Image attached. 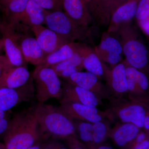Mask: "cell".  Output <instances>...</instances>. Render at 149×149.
<instances>
[{"mask_svg":"<svg viewBox=\"0 0 149 149\" xmlns=\"http://www.w3.org/2000/svg\"><path fill=\"white\" fill-rule=\"evenodd\" d=\"M29 111L47 139L51 137L65 140L70 137H77L74 120L59 107L39 102Z\"/></svg>","mask_w":149,"mask_h":149,"instance_id":"6da1fadb","label":"cell"},{"mask_svg":"<svg viewBox=\"0 0 149 149\" xmlns=\"http://www.w3.org/2000/svg\"><path fill=\"white\" fill-rule=\"evenodd\" d=\"M47 139L29 110L14 116L3 138L6 149H27L37 142Z\"/></svg>","mask_w":149,"mask_h":149,"instance_id":"7a4b0ae2","label":"cell"},{"mask_svg":"<svg viewBox=\"0 0 149 149\" xmlns=\"http://www.w3.org/2000/svg\"><path fill=\"white\" fill-rule=\"evenodd\" d=\"M120 41L125 60L130 66L142 72L148 68V51L137 28L132 22L120 25L114 33Z\"/></svg>","mask_w":149,"mask_h":149,"instance_id":"3957f363","label":"cell"},{"mask_svg":"<svg viewBox=\"0 0 149 149\" xmlns=\"http://www.w3.org/2000/svg\"><path fill=\"white\" fill-rule=\"evenodd\" d=\"M45 25L70 42L83 41L91 36L89 27L75 24L63 10L48 11Z\"/></svg>","mask_w":149,"mask_h":149,"instance_id":"277c9868","label":"cell"},{"mask_svg":"<svg viewBox=\"0 0 149 149\" xmlns=\"http://www.w3.org/2000/svg\"><path fill=\"white\" fill-rule=\"evenodd\" d=\"M32 74L35 86V96L39 102L62 97L61 80L51 67L38 65Z\"/></svg>","mask_w":149,"mask_h":149,"instance_id":"5b68a950","label":"cell"},{"mask_svg":"<svg viewBox=\"0 0 149 149\" xmlns=\"http://www.w3.org/2000/svg\"><path fill=\"white\" fill-rule=\"evenodd\" d=\"M10 27L27 63L36 66L42 64L47 55L40 47L31 29L19 23Z\"/></svg>","mask_w":149,"mask_h":149,"instance_id":"8992f818","label":"cell"},{"mask_svg":"<svg viewBox=\"0 0 149 149\" xmlns=\"http://www.w3.org/2000/svg\"><path fill=\"white\" fill-rule=\"evenodd\" d=\"M148 110L142 102L117 98L113 100L111 109L109 111L112 118L115 116L122 123H133L141 128L143 127L144 118Z\"/></svg>","mask_w":149,"mask_h":149,"instance_id":"52a82bcc","label":"cell"},{"mask_svg":"<svg viewBox=\"0 0 149 149\" xmlns=\"http://www.w3.org/2000/svg\"><path fill=\"white\" fill-rule=\"evenodd\" d=\"M60 108L73 120H80L94 123L104 120L106 117L111 118L108 111H102L96 107L88 106L62 99Z\"/></svg>","mask_w":149,"mask_h":149,"instance_id":"ba28073f","label":"cell"},{"mask_svg":"<svg viewBox=\"0 0 149 149\" xmlns=\"http://www.w3.org/2000/svg\"><path fill=\"white\" fill-rule=\"evenodd\" d=\"M96 54L103 63L114 66L121 62L123 53L119 40L112 33L105 31L100 42L94 48Z\"/></svg>","mask_w":149,"mask_h":149,"instance_id":"9c48e42d","label":"cell"},{"mask_svg":"<svg viewBox=\"0 0 149 149\" xmlns=\"http://www.w3.org/2000/svg\"><path fill=\"white\" fill-rule=\"evenodd\" d=\"M34 83L18 88H0V110L8 111L23 102L35 97Z\"/></svg>","mask_w":149,"mask_h":149,"instance_id":"30bf717a","label":"cell"},{"mask_svg":"<svg viewBox=\"0 0 149 149\" xmlns=\"http://www.w3.org/2000/svg\"><path fill=\"white\" fill-rule=\"evenodd\" d=\"M0 34L5 56L10 64L13 67L27 66L28 63L24 59L13 28L2 21Z\"/></svg>","mask_w":149,"mask_h":149,"instance_id":"8fae6325","label":"cell"},{"mask_svg":"<svg viewBox=\"0 0 149 149\" xmlns=\"http://www.w3.org/2000/svg\"><path fill=\"white\" fill-rule=\"evenodd\" d=\"M66 80L71 85L91 91L101 100L111 98L109 90L100 82L98 77L91 72H75Z\"/></svg>","mask_w":149,"mask_h":149,"instance_id":"7c38bea8","label":"cell"},{"mask_svg":"<svg viewBox=\"0 0 149 149\" xmlns=\"http://www.w3.org/2000/svg\"><path fill=\"white\" fill-rule=\"evenodd\" d=\"M31 30L46 55L56 50L65 44L70 42L44 25L35 26L32 27Z\"/></svg>","mask_w":149,"mask_h":149,"instance_id":"4fadbf2b","label":"cell"},{"mask_svg":"<svg viewBox=\"0 0 149 149\" xmlns=\"http://www.w3.org/2000/svg\"><path fill=\"white\" fill-rule=\"evenodd\" d=\"M104 76L107 84L113 93L120 96L127 92V77L125 66L123 61L109 69L103 62Z\"/></svg>","mask_w":149,"mask_h":149,"instance_id":"5bb4252c","label":"cell"},{"mask_svg":"<svg viewBox=\"0 0 149 149\" xmlns=\"http://www.w3.org/2000/svg\"><path fill=\"white\" fill-rule=\"evenodd\" d=\"M62 5L65 13L73 22L89 27L94 19L84 0H63Z\"/></svg>","mask_w":149,"mask_h":149,"instance_id":"9a60e30c","label":"cell"},{"mask_svg":"<svg viewBox=\"0 0 149 149\" xmlns=\"http://www.w3.org/2000/svg\"><path fill=\"white\" fill-rule=\"evenodd\" d=\"M62 87V99L94 107L103 104L101 100L91 91L68 83Z\"/></svg>","mask_w":149,"mask_h":149,"instance_id":"2e32d148","label":"cell"},{"mask_svg":"<svg viewBox=\"0 0 149 149\" xmlns=\"http://www.w3.org/2000/svg\"><path fill=\"white\" fill-rule=\"evenodd\" d=\"M140 0H128L116 9L112 15L107 32L114 33L120 25L132 22L135 17Z\"/></svg>","mask_w":149,"mask_h":149,"instance_id":"e0dca14e","label":"cell"},{"mask_svg":"<svg viewBox=\"0 0 149 149\" xmlns=\"http://www.w3.org/2000/svg\"><path fill=\"white\" fill-rule=\"evenodd\" d=\"M34 83L27 66L12 67L0 80V88H18Z\"/></svg>","mask_w":149,"mask_h":149,"instance_id":"ac0fdd59","label":"cell"},{"mask_svg":"<svg viewBox=\"0 0 149 149\" xmlns=\"http://www.w3.org/2000/svg\"><path fill=\"white\" fill-rule=\"evenodd\" d=\"M140 131L141 128L133 123H123L111 129L109 137L117 146L128 149Z\"/></svg>","mask_w":149,"mask_h":149,"instance_id":"d6986e66","label":"cell"},{"mask_svg":"<svg viewBox=\"0 0 149 149\" xmlns=\"http://www.w3.org/2000/svg\"><path fill=\"white\" fill-rule=\"evenodd\" d=\"M77 52L82 61L83 68L96 75L100 80L104 74L102 62L93 48L84 43H77Z\"/></svg>","mask_w":149,"mask_h":149,"instance_id":"ffe728a7","label":"cell"},{"mask_svg":"<svg viewBox=\"0 0 149 149\" xmlns=\"http://www.w3.org/2000/svg\"><path fill=\"white\" fill-rule=\"evenodd\" d=\"M29 0H0L2 21L10 26L19 24Z\"/></svg>","mask_w":149,"mask_h":149,"instance_id":"44dd1931","label":"cell"},{"mask_svg":"<svg viewBox=\"0 0 149 149\" xmlns=\"http://www.w3.org/2000/svg\"><path fill=\"white\" fill-rule=\"evenodd\" d=\"M128 0H97L92 15L100 25L107 26L112 15Z\"/></svg>","mask_w":149,"mask_h":149,"instance_id":"7402d4cb","label":"cell"},{"mask_svg":"<svg viewBox=\"0 0 149 149\" xmlns=\"http://www.w3.org/2000/svg\"><path fill=\"white\" fill-rule=\"evenodd\" d=\"M47 11L34 1L29 0L19 23L30 29L35 26L44 25Z\"/></svg>","mask_w":149,"mask_h":149,"instance_id":"603a6c76","label":"cell"},{"mask_svg":"<svg viewBox=\"0 0 149 149\" xmlns=\"http://www.w3.org/2000/svg\"><path fill=\"white\" fill-rule=\"evenodd\" d=\"M77 43L71 42L65 44L56 50L47 55L40 65L51 67L72 57L77 53Z\"/></svg>","mask_w":149,"mask_h":149,"instance_id":"cb8c5ba5","label":"cell"},{"mask_svg":"<svg viewBox=\"0 0 149 149\" xmlns=\"http://www.w3.org/2000/svg\"><path fill=\"white\" fill-rule=\"evenodd\" d=\"M51 67L59 77L66 80L73 73L81 71L83 68L82 59L77 52L70 58L54 65Z\"/></svg>","mask_w":149,"mask_h":149,"instance_id":"d4e9b609","label":"cell"},{"mask_svg":"<svg viewBox=\"0 0 149 149\" xmlns=\"http://www.w3.org/2000/svg\"><path fill=\"white\" fill-rule=\"evenodd\" d=\"M74 121L77 139L87 147L91 146L93 143V123L80 120Z\"/></svg>","mask_w":149,"mask_h":149,"instance_id":"484cf974","label":"cell"},{"mask_svg":"<svg viewBox=\"0 0 149 149\" xmlns=\"http://www.w3.org/2000/svg\"><path fill=\"white\" fill-rule=\"evenodd\" d=\"M109 125L104 120L93 123V143L90 147L103 144L109 137Z\"/></svg>","mask_w":149,"mask_h":149,"instance_id":"4316f807","label":"cell"},{"mask_svg":"<svg viewBox=\"0 0 149 149\" xmlns=\"http://www.w3.org/2000/svg\"><path fill=\"white\" fill-rule=\"evenodd\" d=\"M125 66L126 77L133 80L140 88L145 92L148 89L149 81L143 72L130 66L125 61H123Z\"/></svg>","mask_w":149,"mask_h":149,"instance_id":"83f0119b","label":"cell"},{"mask_svg":"<svg viewBox=\"0 0 149 149\" xmlns=\"http://www.w3.org/2000/svg\"><path fill=\"white\" fill-rule=\"evenodd\" d=\"M135 17L137 22L149 19V0H140Z\"/></svg>","mask_w":149,"mask_h":149,"instance_id":"f1b7e54d","label":"cell"},{"mask_svg":"<svg viewBox=\"0 0 149 149\" xmlns=\"http://www.w3.org/2000/svg\"><path fill=\"white\" fill-rule=\"evenodd\" d=\"M41 7L47 11L62 10L61 0H32Z\"/></svg>","mask_w":149,"mask_h":149,"instance_id":"f546056e","label":"cell"},{"mask_svg":"<svg viewBox=\"0 0 149 149\" xmlns=\"http://www.w3.org/2000/svg\"><path fill=\"white\" fill-rule=\"evenodd\" d=\"M10 119L7 111L0 110V138H3L8 129Z\"/></svg>","mask_w":149,"mask_h":149,"instance_id":"4dcf8cb0","label":"cell"},{"mask_svg":"<svg viewBox=\"0 0 149 149\" xmlns=\"http://www.w3.org/2000/svg\"><path fill=\"white\" fill-rule=\"evenodd\" d=\"M127 92L130 94V97L135 95V96L141 95L145 92L143 91L139 85L133 80L130 78H127Z\"/></svg>","mask_w":149,"mask_h":149,"instance_id":"1f68e13d","label":"cell"},{"mask_svg":"<svg viewBox=\"0 0 149 149\" xmlns=\"http://www.w3.org/2000/svg\"><path fill=\"white\" fill-rule=\"evenodd\" d=\"M65 140L68 149H89L76 137H70Z\"/></svg>","mask_w":149,"mask_h":149,"instance_id":"d6a6232c","label":"cell"},{"mask_svg":"<svg viewBox=\"0 0 149 149\" xmlns=\"http://www.w3.org/2000/svg\"><path fill=\"white\" fill-rule=\"evenodd\" d=\"M12 67L5 56L0 55V80L5 72Z\"/></svg>","mask_w":149,"mask_h":149,"instance_id":"836d02e7","label":"cell"},{"mask_svg":"<svg viewBox=\"0 0 149 149\" xmlns=\"http://www.w3.org/2000/svg\"><path fill=\"white\" fill-rule=\"evenodd\" d=\"M47 140L53 149H68L67 146H65L57 139L52 138L51 139H48Z\"/></svg>","mask_w":149,"mask_h":149,"instance_id":"e575fe53","label":"cell"},{"mask_svg":"<svg viewBox=\"0 0 149 149\" xmlns=\"http://www.w3.org/2000/svg\"><path fill=\"white\" fill-rule=\"evenodd\" d=\"M149 138L148 134L146 133V132L140 131L139 134H138V135H137V136H136V138L135 139L134 141H133V143H132V144H131L130 146L129 147V148L133 146V145H136V144H138L142 143V142L145 141L146 139H147V138Z\"/></svg>","mask_w":149,"mask_h":149,"instance_id":"d590c367","label":"cell"},{"mask_svg":"<svg viewBox=\"0 0 149 149\" xmlns=\"http://www.w3.org/2000/svg\"><path fill=\"white\" fill-rule=\"evenodd\" d=\"M128 149H149V138L140 143L133 145Z\"/></svg>","mask_w":149,"mask_h":149,"instance_id":"8d00e7d4","label":"cell"},{"mask_svg":"<svg viewBox=\"0 0 149 149\" xmlns=\"http://www.w3.org/2000/svg\"><path fill=\"white\" fill-rule=\"evenodd\" d=\"M84 1L91 14L95 8L97 0H84Z\"/></svg>","mask_w":149,"mask_h":149,"instance_id":"74e56055","label":"cell"},{"mask_svg":"<svg viewBox=\"0 0 149 149\" xmlns=\"http://www.w3.org/2000/svg\"><path fill=\"white\" fill-rule=\"evenodd\" d=\"M149 110L147 111L146 116L144 118L143 127L146 131V133L149 135Z\"/></svg>","mask_w":149,"mask_h":149,"instance_id":"f35d334b","label":"cell"},{"mask_svg":"<svg viewBox=\"0 0 149 149\" xmlns=\"http://www.w3.org/2000/svg\"><path fill=\"white\" fill-rule=\"evenodd\" d=\"M89 149H113L110 146L108 145H105L104 144H102L98 146H95L88 148Z\"/></svg>","mask_w":149,"mask_h":149,"instance_id":"ab89813d","label":"cell"},{"mask_svg":"<svg viewBox=\"0 0 149 149\" xmlns=\"http://www.w3.org/2000/svg\"><path fill=\"white\" fill-rule=\"evenodd\" d=\"M45 141H39L35 143V145L30 147L29 148L27 149H41L42 148V145L43 142Z\"/></svg>","mask_w":149,"mask_h":149,"instance_id":"60d3db41","label":"cell"},{"mask_svg":"<svg viewBox=\"0 0 149 149\" xmlns=\"http://www.w3.org/2000/svg\"><path fill=\"white\" fill-rule=\"evenodd\" d=\"M41 149H53L49 143L47 139L43 142Z\"/></svg>","mask_w":149,"mask_h":149,"instance_id":"b9f144b4","label":"cell"},{"mask_svg":"<svg viewBox=\"0 0 149 149\" xmlns=\"http://www.w3.org/2000/svg\"><path fill=\"white\" fill-rule=\"evenodd\" d=\"M3 48V43L2 39L1 36V34H0V53H1V51L2 49Z\"/></svg>","mask_w":149,"mask_h":149,"instance_id":"7bdbcfd3","label":"cell"},{"mask_svg":"<svg viewBox=\"0 0 149 149\" xmlns=\"http://www.w3.org/2000/svg\"><path fill=\"white\" fill-rule=\"evenodd\" d=\"M0 149H6L5 146L3 143L0 142Z\"/></svg>","mask_w":149,"mask_h":149,"instance_id":"ee69618b","label":"cell"},{"mask_svg":"<svg viewBox=\"0 0 149 149\" xmlns=\"http://www.w3.org/2000/svg\"><path fill=\"white\" fill-rule=\"evenodd\" d=\"M2 23V20L1 19V17H0V27H1Z\"/></svg>","mask_w":149,"mask_h":149,"instance_id":"f6af8a7d","label":"cell"},{"mask_svg":"<svg viewBox=\"0 0 149 149\" xmlns=\"http://www.w3.org/2000/svg\"><path fill=\"white\" fill-rule=\"evenodd\" d=\"M61 1H63V0H61Z\"/></svg>","mask_w":149,"mask_h":149,"instance_id":"bcb514c9","label":"cell"}]
</instances>
